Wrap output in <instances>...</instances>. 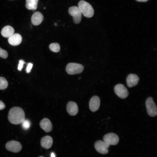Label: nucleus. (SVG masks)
<instances>
[{
	"label": "nucleus",
	"instance_id": "f257e3e1",
	"mask_svg": "<svg viewBox=\"0 0 157 157\" xmlns=\"http://www.w3.org/2000/svg\"><path fill=\"white\" fill-rule=\"evenodd\" d=\"M8 120L12 124H21L25 119V115L23 110L19 107H14L9 111Z\"/></svg>",
	"mask_w": 157,
	"mask_h": 157
},
{
	"label": "nucleus",
	"instance_id": "f03ea898",
	"mask_svg": "<svg viewBox=\"0 0 157 157\" xmlns=\"http://www.w3.org/2000/svg\"><path fill=\"white\" fill-rule=\"evenodd\" d=\"M78 6L82 14L88 18L92 17L94 14V10L92 6L84 0H81L78 3Z\"/></svg>",
	"mask_w": 157,
	"mask_h": 157
},
{
	"label": "nucleus",
	"instance_id": "7ed1b4c3",
	"mask_svg": "<svg viewBox=\"0 0 157 157\" xmlns=\"http://www.w3.org/2000/svg\"><path fill=\"white\" fill-rule=\"evenodd\" d=\"M84 67L81 64L76 63H69L66 66V71L69 75H74L81 73L84 69Z\"/></svg>",
	"mask_w": 157,
	"mask_h": 157
},
{
	"label": "nucleus",
	"instance_id": "20e7f679",
	"mask_svg": "<svg viewBox=\"0 0 157 157\" xmlns=\"http://www.w3.org/2000/svg\"><path fill=\"white\" fill-rule=\"evenodd\" d=\"M145 104L148 115L152 117L156 116L157 114V106L152 98L151 97L147 98L145 101Z\"/></svg>",
	"mask_w": 157,
	"mask_h": 157
},
{
	"label": "nucleus",
	"instance_id": "39448f33",
	"mask_svg": "<svg viewBox=\"0 0 157 157\" xmlns=\"http://www.w3.org/2000/svg\"><path fill=\"white\" fill-rule=\"evenodd\" d=\"M68 13L72 17L75 24H77L80 23L82 14L78 7L72 6L69 7L68 9Z\"/></svg>",
	"mask_w": 157,
	"mask_h": 157
},
{
	"label": "nucleus",
	"instance_id": "423d86ee",
	"mask_svg": "<svg viewBox=\"0 0 157 157\" xmlns=\"http://www.w3.org/2000/svg\"><path fill=\"white\" fill-rule=\"evenodd\" d=\"M114 90L115 94L120 98L124 99L129 95V92L126 88L124 85L118 84L114 88Z\"/></svg>",
	"mask_w": 157,
	"mask_h": 157
},
{
	"label": "nucleus",
	"instance_id": "0eeeda50",
	"mask_svg": "<svg viewBox=\"0 0 157 157\" xmlns=\"http://www.w3.org/2000/svg\"><path fill=\"white\" fill-rule=\"evenodd\" d=\"M6 148L8 150L10 151L18 153L21 150L22 147L19 142L15 140H11L6 143Z\"/></svg>",
	"mask_w": 157,
	"mask_h": 157
},
{
	"label": "nucleus",
	"instance_id": "6e6552de",
	"mask_svg": "<svg viewBox=\"0 0 157 157\" xmlns=\"http://www.w3.org/2000/svg\"><path fill=\"white\" fill-rule=\"evenodd\" d=\"M104 141L109 145H115L118 143L119 138L116 134L110 133L105 135L103 137Z\"/></svg>",
	"mask_w": 157,
	"mask_h": 157
},
{
	"label": "nucleus",
	"instance_id": "1a4fd4ad",
	"mask_svg": "<svg viewBox=\"0 0 157 157\" xmlns=\"http://www.w3.org/2000/svg\"><path fill=\"white\" fill-rule=\"evenodd\" d=\"M109 146L106 142L101 140L96 141L94 144V147L96 151L102 154H106L108 153V148Z\"/></svg>",
	"mask_w": 157,
	"mask_h": 157
},
{
	"label": "nucleus",
	"instance_id": "9d476101",
	"mask_svg": "<svg viewBox=\"0 0 157 157\" xmlns=\"http://www.w3.org/2000/svg\"><path fill=\"white\" fill-rule=\"evenodd\" d=\"M100 101L97 96H94L90 100L89 103V108L92 112L97 111L100 106Z\"/></svg>",
	"mask_w": 157,
	"mask_h": 157
},
{
	"label": "nucleus",
	"instance_id": "9b49d317",
	"mask_svg": "<svg viewBox=\"0 0 157 157\" xmlns=\"http://www.w3.org/2000/svg\"><path fill=\"white\" fill-rule=\"evenodd\" d=\"M139 80L138 76L136 74H129L126 78L127 86L130 88L136 85Z\"/></svg>",
	"mask_w": 157,
	"mask_h": 157
},
{
	"label": "nucleus",
	"instance_id": "f8f14e48",
	"mask_svg": "<svg viewBox=\"0 0 157 157\" xmlns=\"http://www.w3.org/2000/svg\"><path fill=\"white\" fill-rule=\"evenodd\" d=\"M66 109L68 113L71 116H75L78 112V108L77 104L72 101H70L67 103Z\"/></svg>",
	"mask_w": 157,
	"mask_h": 157
},
{
	"label": "nucleus",
	"instance_id": "ddd939ff",
	"mask_svg": "<svg viewBox=\"0 0 157 157\" xmlns=\"http://www.w3.org/2000/svg\"><path fill=\"white\" fill-rule=\"evenodd\" d=\"M44 17L42 13L36 11L31 16V22L33 25L38 26L41 23Z\"/></svg>",
	"mask_w": 157,
	"mask_h": 157
},
{
	"label": "nucleus",
	"instance_id": "4468645a",
	"mask_svg": "<svg viewBox=\"0 0 157 157\" xmlns=\"http://www.w3.org/2000/svg\"><path fill=\"white\" fill-rule=\"evenodd\" d=\"M41 128L46 132H51L52 129V123L48 118H44L42 119L40 123Z\"/></svg>",
	"mask_w": 157,
	"mask_h": 157
},
{
	"label": "nucleus",
	"instance_id": "2eb2a0df",
	"mask_svg": "<svg viewBox=\"0 0 157 157\" xmlns=\"http://www.w3.org/2000/svg\"><path fill=\"white\" fill-rule=\"evenodd\" d=\"M22 40L21 35L18 33H15L8 38V41L10 45L16 46L19 44Z\"/></svg>",
	"mask_w": 157,
	"mask_h": 157
},
{
	"label": "nucleus",
	"instance_id": "dca6fc26",
	"mask_svg": "<svg viewBox=\"0 0 157 157\" xmlns=\"http://www.w3.org/2000/svg\"><path fill=\"white\" fill-rule=\"evenodd\" d=\"M53 142V139L51 136H45L42 138L40 141L41 145L43 148L48 149L52 146Z\"/></svg>",
	"mask_w": 157,
	"mask_h": 157
},
{
	"label": "nucleus",
	"instance_id": "f3484780",
	"mask_svg": "<svg viewBox=\"0 0 157 157\" xmlns=\"http://www.w3.org/2000/svg\"><path fill=\"white\" fill-rule=\"evenodd\" d=\"M14 29L13 27L10 26H6L2 29L1 34L3 37L8 38L14 34Z\"/></svg>",
	"mask_w": 157,
	"mask_h": 157
},
{
	"label": "nucleus",
	"instance_id": "a211bd4d",
	"mask_svg": "<svg viewBox=\"0 0 157 157\" xmlns=\"http://www.w3.org/2000/svg\"><path fill=\"white\" fill-rule=\"evenodd\" d=\"M39 0H26V7L28 10H34L38 7Z\"/></svg>",
	"mask_w": 157,
	"mask_h": 157
},
{
	"label": "nucleus",
	"instance_id": "6ab92c4d",
	"mask_svg": "<svg viewBox=\"0 0 157 157\" xmlns=\"http://www.w3.org/2000/svg\"><path fill=\"white\" fill-rule=\"evenodd\" d=\"M49 47L51 51L54 52H58L60 50V45L59 44L57 43L51 44Z\"/></svg>",
	"mask_w": 157,
	"mask_h": 157
},
{
	"label": "nucleus",
	"instance_id": "aec40b11",
	"mask_svg": "<svg viewBox=\"0 0 157 157\" xmlns=\"http://www.w3.org/2000/svg\"><path fill=\"white\" fill-rule=\"evenodd\" d=\"M8 83L6 79L2 77H0V90H4L8 87Z\"/></svg>",
	"mask_w": 157,
	"mask_h": 157
},
{
	"label": "nucleus",
	"instance_id": "412c9836",
	"mask_svg": "<svg viewBox=\"0 0 157 157\" xmlns=\"http://www.w3.org/2000/svg\"><path fill=\"white\" fill-rule=\"evenodd\" d=\"M22 127L23 129L27 130L29 129L31 123L30 121L27 119H24L22 123Z\"/></svg>",
	"mask_w": 157,
	"mask_h": 157
},
{
	"label": "nucleus",
	"instance_id": "4be33fe9",
	"mask_svg": "<svg viewBox=\"0 0 157 157\" xmlns=\"http://www.w3.org/2000/svg\"><path fill=\"white\" fill-rule=\"evenodd\" d=\"M8 55L7 51L0 47V57L4 59H6L7 58Z\"/></svg>",
	"mask_w": 157,
	"mask_h": 157
},
{
	"label": "nucleus",
	"instance_id": "5701e85b",
	"mask_svg": "<svg viewBox=\"0 0 157 157\" xmlns=\"http://www.w3.org/2000/svg\"><path fill=\"white\" fill-rule=\"evenodd\" d=\"M26 63L24 61L22 60H20L19 61V63L18 66V69L19 71H21L23 68V66L24 64Z\"/></svg>",
	"mask_w": 157,
	"mask_h": 157
},
{
	"label": "nucleus",
	"instance_id": "b1692460",
	"mask_svg": "<svg viewBox=\"0 0 157 157\" xmlns=\"http://www.w3.org/2000/svg\"><path fill=\"white\" fill-rule=\"evenodd\" d=\"M33 66V64L31 63H28L27 64L26 69V72L27 73H29Z\"/></svg>",
	"mask_w": 157,
	"mask_h": 157
},
{
	"label": "nucleus",
	"instance_id": "393cba45",
	"mask_svg": "<svg viewBox=\"0 0 157 157\" xmlns=\"http://www.w3.org/2000/svg\"><path fill=\"white\" fill-rule=\"evenodd\" d=\"M5 108V105L4 103L0 100V110H2Z\"/></svg>",
	"mask_w": 157,
	"mask_h": 157
},
{
	"label": "nucleus",
	"instance_id": "a878e982",
	"mask_svg": "<svg viewBox=\"0 0 157 157\" xmlns=\"http://www.w3.org/2000/svg\"><path fill=\"white\" fill-rule=\"evenodd\" d=\"M136 1L140 2H146L148 1V0H135Z\"/></svg>",
	"mask_w": 157,
	"mask_h": 157
},
{
	"label": "nucleus",
	"instance_id": "bb28decb",
	"mask_svg": "<svg viewBox=\"0 0 157 157\" xmlns=\"http://www.w3.org/2000/svg\"><path fill=\"white\" fill-rule=\"evenodd\" d=\"M51 157H55V155L53 152H52L51 153Z\"/></svg>",
	"mask_w": 157,
	"mask_h": 157
},
{
	"label": "nucleus",
	"instance_id": "cd10ccee",
	"mask_svg": "<svg viewBox=\"0 0 157 157\" xmlns=\"http://www.w3.org/2000/svg\"><path fill=\"white\" fill-rule=\"evenodd\" d=\"M54 25L55 26H57V24H56V23H55Z\"/></svg>",
	"mask_w": 157,
	"mask_h": 157
},
{
	"label": "nucleus",
	"instance_id": "c85d7f7f",
	"mask_svg": "<svg viewBox=\"0 0 157 157\" xmlns=\"http://www.w3.org/2000/svg\"><path fill=\"white\" fill-rule=\"evenodd\" d=\"M39 157H43V156H40Z\"/></svg>",
	"mask_w": 157,
	"mask_h": 157
},
{
	"label": "nucleus",
	"instance_id": "c756f323",
	"mask_svg": "<svg viewBox=\"0 0 157 157\" xmlns=\"http://www.w3.org/2000/svg\"><path fill=\"white\" fill-rule=\"evenodd\" d=\"M46 9V8L45 7L44 8V9Z\"/></svg>",
	"mask_w": 157,
	"mask_h": 157
}]
</instances>
